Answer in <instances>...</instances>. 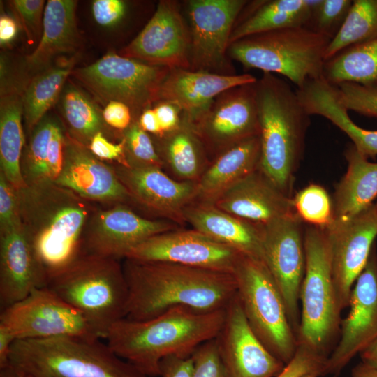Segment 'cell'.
<instances>
[{
  "label": "cell",
  "instance_id": "53",
  "mask_svg": "<svg viewBox=\"0 0 377 377\" xmlns=\"http://www.w3.org/2000/svg\"><path fill=\"white\" fill-rule=\"evenodd\" d=\"M15 340L8 330L0 325V368L9 364L12 345Z\"/></svg>",
  "mask_w": 377,
  "mask_h": 377
},
{
  "label": "cell",
  "instance_id": "47",
  "mask_svg": "<svg viewBox=\"0 0 377 377\" xmlns=\"http://www.w3.org/2000/svg\"><path fill=\"white\" fill-rule=\"evenodd\" d=\"M87 147L96 157L103 161H116L117 164L129 166L124 139L117 144L114 143L109 141L102 132H98L91 138Z\"/></svg>",
  "mask_w": 377,
  "mask_h": 377
},
{
  "label": "cell",
  "instance_id": "19",
  "mask_svg": "<svg viewBox=\"0 0 377 377\" xmlns=\"http://www.w3.org/2000/svg\"><path fill=\"white\" fill-rule=\"evenodd\" d=\"M350 310L341 321V337L328 356L325 374H338L377 339V251L374 244L367 263L356 280L349 300Z\"/></svg>",
  "mask_w": 377,
  "mask_h": 377
},
{
  "label": "cell",
  "instance_id": "54",
  "mask_svg": "<svg viewBox=\"0 0 377 377\" xmlns=\"http://www.w3.org/2000/svg\"><path fill=\"white\" fill-rule=\"evenodd\" d=\"M17 33V24L11 17L2 15L0 18V43L8 45L15 38Z\"/></svg>",
  "mask_w": 377,
  "mask_h": 377
},
{
  "label": "cell",
  "instance_id": "25",
  "mask_svg": "<svg viewBox=\"0 0 377 377\" xmlns=\"http://www.w3.org/2000/svg\"><path fill=\"white\" fill-rule=\"evenodd\" d=\"M214 205L258 225L296 214L292 197L279 190L259 168L228 189Z\"/></svg>",
  "mask_w": 377,
  "mask_h": 377
},
{
  "label": "cell",
  "instance_id": "30",
  "mask_svg": "<svg viewBox=\"0 0 377 377\" xmlns=\"http://www.w3.org/2000/svg\"><path fill=\"white\" fill-rule=\"evenodd\" d=\"M318 0L256 1L245 6L246 13L236 22L229 45L246 36L272 30L309 27ZM240 16V15H239Z\"/></svg>",
  "mask_w": 377,
  "mask_h": 377
},
{
  "label": "cell",
  "instance_id": "56",
  "mask_svg": "<svg viewBox=\"0 0 377 377\" xmlns=\"http://www.w3.org/2000/svg\"><path fill=\"white\" fill-rule=\"evenodd\" d=\"M352 377H377V369L362 362L353 369Z\"/></svg>",
  "mask_w": 377,
  "mask_h": 377
},
{
  "label": "cell",
  "instance_id": "38",
  "mask_svg": "<svg viewBox=\"0 0 377 377\" xmlns=\"http://www.w3.org/2000/svg\"><path fill=\"white\" fill-rule=\"evenodd\" d=\"M57 124L50 119H42L31 131L21 159L22 174L27 185L52 182L49 173L50 144Z\"/></svg>",
  "mask_w": 377,
  "mask_h": 377
},
{
  "label": "cell",
  "instance_id": "20",
  "mask_svg": "<svg viewBox=\"0 0 377 377\" xmlns=\"http://www.w3.org/2000/svg\"><path fill=\"white\" fill-rule=\"evenodd\" d=\"M216 341L229 377H275L286 365L255 334L237 295L226 309Z\"/></svg>",
  "mask_w": 377,
  "mask_h": 377
},
{
  "label": "cell",
  "instance_id": "18",
  "mask_svg": "<svg viewBox=\"0 0 377 377\" xmlns=\"http://www.w3.org/2000/svg\"><path fill=\"white\" fill-rule=\"evenodd\" d=\"M331 244L333 280L341 309L348 307L353 287L364 269L377 237L374 203L327 228Z\"/></svg>",
  "mask_w": 377,
  "mask_h": 377
},
{
  "label": "cell",
  "instance_id": "44",
  "mask_svg": "<svg viewBox=\"0 0 377 377\" xmlns=\"http://www.w3.org/2000/svg\"><path fill=\"white\" fill-rule=\"evenodd\" d=\"M191 357L192 377H229L219 352L216 338L199 346Z\"/></svg>",
  "mask_w": 377,
  "mask_h": 377
},
{
  "label": "cell",
  "instance_id": "33",
  "mask_svg": "<svg viewBox=\"0 0 377 377\" xmlns=\"http://www.w3.org/2000/svg\"><path fill=\"white\" fill-rule=\"evenodd\" d=\"M323 77L334 85L354 82L377 89V38L349 47L326 60Z\"/></svg>",
  "mask_w": 377,
  "mask_h": 377
},
{
  "label": "cell",
  "instance_id": "4",
  "mask_svg": "<svg viewBox=\"0 0 377 377\" xmlns=\"http://www.w3.org/2000/svg\"><path fill=\"white\" fill-rule=\"evenodd\" d=\"M255 90L260 124L259 169L291 197L311 115L300 102L296 88L276 75L263 73L255 83Z\"/></svg>",
  "mask_w": 377,
  "mask_h": 377
},
{
  "label": "cell",
  "instance_id": "55",
  "mask_svg": "<svg viewBox=\"0 0 377 377\" xmlns=\"http://www.w3.org/2000/svg\"><path fill=\"white\" fill-rule=\"evenodd\" d=\"M362 362L377 369V339L360 353Z\"/></svg>",
  "mask_w": 377,
  "mask_h": 377
},
{
  "label": "cell",
  "instance_id": "15",
  "mask_svg": "<svg viewBox=\"0 0 377 377\" xmlns=\"http://www.w3.org/2000/svg\"><path fill=\"white\" fill-rule=\"evenodd\" d=\"M243 254L195 230H172L131 249L124 259L165 262L234 274Z\"/></svg>",
  "mask_w": 377,
  "mask_h": 377
},
{
  "label": "cell",
  "instance_id": "3",
  "mask_svg": "<svg viewBox=\"0 0 377 377\" xmlns=\"http://www.w3.org/2000/svg\"><path fill=\"white\" fill-rule=\"evenodd\" d=\"M226 309L209 313L177 306L148 320L126 318L114 323L107 344L147 376H160V363L169 356L188 357L202 343L216 338Z\"/></svg>",
  "mask_w": 377,
  "mask_h": 377
},
{
  "label": "cell",
  "instance_id": "28",
  "mask_svg": "<svg viewBox=\"0 0 377 377\" xmlns=\"http://www.w3.org/2000/svg\"><path fill=\"white\" fill-rule=\"evenodd\" d=\"M260 136L246 138L219 154L197 181L198 202L214 204L225 192L259 168Z\"/></svg>",
  "mask_w": 377,
  "mask_h": 377
},
{
  "label": "cell",
  "instance_id": "22",
  "mask_svg": "<svg viewBox=\"0 0 377 377\" xmlns=\"http://www.w3.org/2000/svg\"><path fill=\"white\" fill-rule=\"evenodd\" d=\"M131 201L175 221H184V209L197 196V181H176L153 166H113Z\"/></svg>",
  "mask_w": 377,
  "mask_h": 377
},
{
  "label": "cell",
  "instance_id": "5",
  "mask_svg": "<svg viewBox=\"0 0 377 377\" xmlns=\"http://www.w3.org/2000/svg\"><path fill=\"white\" fill-rule=\"evenodd\" d=\"M9 364L29 377H148L101 339H17Z\"/></svg>",
  "mask_w": 377,
  "mask_h": 377
},
{
  "label": "cell",
  "instance_id": "27",
  "mask_svg": "<svg viewBox=\"0 0 377 377\" xmlns=\"http://www.w3.org/2000/svg\"><path fill=\"white\" fill-rule=\"evenodd\" d=\"M296 91L300 102L311 116H321L331 121L347 135L364 157L377 156V130L363 128L353 121L337 85L320 77L309 81Z\"/></svg>",
  "mask_w": 377,
  "mask_h": 377
},
{
  "label": "cell",
  "instance_id": "14",
  "mask_svg": "<svg viewBox=\"0 0 377 377\" xmlns=\"http://www.w3.org/2000/svg\"><path fill=\"white\" fill-rule=\"evenodd\" d=\"M256 82L224 91L197 119L188 124L205 150L219 155L246 138L260 135Z\"/></svg>",
  "mask_w": 377,
  "mask_h": 377
},
{
  "label": "cell",
  "instance_id": "16",
  "mask_svg": "<svg viewBox=\"0 0 377 377\" xmlns=\"http://www.w3.org/2000/svg\"><path fill=\"white\" fill-rule=\"evenodd\" d=\"M124 57L169 69H191V37L177 1H161Z\"/></svg>",
  "mask_w": 377,
  "mask_h": 377
},
{
  "label": "cell",
  "instance_id": "6",
  "mask_svg": "<svg viewBox=\"0 0 377 377\" xmlns=\"http://www.w3.org/2000/svg\"><path fill=\"white\" fill-rule=\"evenodd\" d=\"M46 287L79 310L101 339L126 317L128 290L119 259L84 253L50 277Z\"/></svg>",
  "mask_w": 377,
  "mask_h": 377
},
{
  "label": "cell",
  "instance_id": "17",
  "mask_svg": "<svg viewBox=\"0 0 377 377\" xmlns=\"http://www.w3.org/2000/svg\"><path fill=\"white\" fill-rule=\"evenodd\" d=\"M174 229L170 222L142 217L124 204L98 207L85 228L83 253L125 258L141 242Z\"/></svg>",
  "mask_w": 377,
  "mask_h": 377
},
{
  "label": "cell",
  "instance_id": "52",
  "mask_svg": "<svg viewBox=\"0 0 377 377\" xmlns=\"http://www.w3.org/2000/svg\"><path fill=\"white\" fill-rule=\"evenodd\" d=\"M137 122L147 133H150L159 137L163 135L154 108H149L145 109L139 116L138 121Z\"/></svg>",
  "mask_w": 377,
  "mask_h": 377
},
{
  "label": "cell",
  "instance_id": "46",
  "mask_svg": "<svg viewBox=\"0 0 377 377\" xmlns=\"http://www.w3.org/2000/svg\"><path fill=\"white\" fill-rule=\"evenodd\" d=\"M21 223L17 189L0 172V230Z\"/></svg>",
  "mask_w": 377,
  "mask_h": 377
},
{
  "label": "cell",
  "instance_id": "40",
  "mask_svg": "<svg viewBox=\"0 0 377 377\" xmlns=\"http://www.w3.org/2000/svg\"><path fill=\"white\" fill-rule=\"evenodd\" d=\"M126 156L129 165L162 167L163 162L148 133L133 122L124 131Z\"/></svg>",
  "mask_w": 377,
  "mask_h": 377
},
{
  "label": "cell",
  "instance_id": "51",
  "mask_svg": "<svg viewBox=\"0 0 377 377\" xmlns=\"http://www.w3.org/2000/svg\"><path fill=\"white\" fill-rule=\"evenodd\" d=\"M193 371V362L191 356H169L163 359L160 363L161 377H192Z\"/></svg>",
  "mask_w": 377,
  "mask_h": 377
},
{
  "label": "cell",
  "instance_id": "26",
  "mask_svg": "<svg viewBox=\"0 0 377 377\" xmlns=\"http://www.w3.org/2000/svg\"><path fill=\"white\" fill-rule=\"evenodd\" d=\"M183 218L194 230L213 240L263 260L262 225L202 202L188 205L183 212Z\"/></svg>",
  "mask_w": 377,
  "mask_h": 377
},
{
  "label": "cell",
  "instance_id": "21",
  "mask_svg": "<svg viewBox=\"0 0 377 377\" xmlns=\"http://www.w3.org/2000/svg\"><path fill=\"white\" fill-rule=\"evenodd\" d=\"M55 184L94 204L126 205L131 200L113 166L69 135L65 137L63 168Z\"/></svg>",
  "mask_w": 377,
  "mask_h": 377
},
{
  "label": "cell",
  "instance_id": "31",
  "mask_svg": "<svg viewBox=\"0 0 377 377\" xmlns=\"http://www.w3.org/2000/svg\"><path fill=\"white\" fill-rule=\"evenodd\" d=\"M77 1L49 0L45 4L41 36L35 50L26 57L29 69L45 67L61 54L73 51L77 43Z\"/></svg>",
  "mask_w": 377,
  "mask_h": 377
},
{
  "label": "cell",
  "instance_id": "1",
  "mask_svg": "<svg viewBox=\"0 0 377 377\" xmlns=\"http://www.w3.org/2000/svg\"><path fill=\"white\" fill-rule=\"evenodd\" d=\"M122 265L128 290L125 318L130 320H148L177 306L223 310L237 295L232 273L128 258Z\"/></svg>",
  "mask_w": 377,
  "mask_h": 377
},
{
  "label": "cell",
  "instance_id": "41",
  "mask_svg": "<svg viewBox=\"0 0 377 377\" xmlns=\"http://www.w3.org/2000/svg\"><path fill=\"white\" fill-rule=\"evenodd\" d=\"M352 3V0H318L309 27L332 40L342 27Z\"/></svg>",
  "mask_w": 377,
  "mask_h": 377
},
{
  "label": "cell",
  "instance_id": "8",
  "mask_svg": "<svg viewBox=\"0 0 377 377\" xmlns=\"http://www.w3.org/2000/svg\"><path fill=\"white\" fill-rule=\"evenodd\" d=\"M304 237L306 263L297 342L328 357L342 310L333 280L330 240L326 228L312 226L304 230Z\"/></svg>",
  "mask_w": 377,
  "mask_h": 377
},
{
  "label": "cell",
  "instance_id": "37",
  "mask_svg": "<svg viewBox=\"0 0 377 377\" xmlns=\"http://www.w3.org/2000/svg\"><path fill=\"white\" fill-rule=\"evenodd\" d=\"M61 104L73 138L88 147L94 135L102 132V114L84 93L73 86L65 89Z\"/></svg>",
  "mask_w": 377,
  "mask_h": 377
},
{
  "label": "cell",
  "instance_id": "59",
  "mask_svg": "<svg viewBox=\"0 0 377 377\" xmlns=\"http://www.w3.org/2000/svg\"><path fill=\"white\" fill-rule=\"evenodd\" d=\"M374 205H375L376 209V211H377V200H376V201L374 202Z\"/></svg>",
  "mask_w": 377,
  "mask_h": 377
},
{
  "label": "cell",
  "instance_id": "12",
  "mask_svg": "<svg viewBox=\"0 0 377 377\" xmlns=\"http://www.w3.org/2000/svg\"><path fill=\"white\" fill-rule=\"evenodd\" d=\"M244 0H191L186 3L191 37V69L235 75L228 59L230 38Z\"/></svg>",
  "mask_w": 377,
  "mask_h": 377
},
{
  "label": "cell",
  "instance_id": "43",
  "mask_svg": "<svg viewBox=\"0 0 377 377\" xmlns=\"http://www.w3.org/2000/svg\"><path fill=\"white\" fill-rule=\"evenodd\" d=\"M327 360V357L298 343L293 357L275 377H302L309 374L323 375Z\"/></svg>",
  "mask_w": 377,
  "mask_h": 377
},
{
  "label": "cell",
  "instance_id": "13",
  "mask_svg": "<svg viewBox=\"0 0 377 377\" xmlns=\"http://www.w3.org/2000/svg\"><path fill=\"white\" fill-rule=\"evenodd\" d=\"M295 214L262 225L263 260L283 298L291 325H300V291L305 272L304 230Z\"/></svg>",
  "mask_w": 377,
  "mask_h": 377
},
{
  "label": "cell",
  "instance_id": "11",
  "mask_svg": "<svg viewBox=\"0 0 377 377\" xmlns=\"http://www.w3.org/2000/svg\"><path fill=\"white\" fill-rule=\"evenodd\" d=\"M0 325L16 340L63 337L100 339L79 310L46 286L33 290L1 310Z\"/></svg>",
  "mask_w": 377,
  "mask_h": 377
},
{
  "label": "cell",
  "instance_id": "45",
  "mask_svg": "<svg viewBox=\"0 0 377 377\" xmlns=\"http://www.w3.org/2000/svg\"><path fill=\"white\" fill-rule=\"evenodd\" d=\"M43 0H15L12 5L31 38H39L43 29V15L45 7Z\"/></svg>",
  "mask_w": 377,
  "mask_h": 377
},
{
  "label": "cell",
  "instance_id": "49",
  "mask_svg": "<svg viewBox=\"0 0 377 377\" xmlns=\"http://www.w3.org/2000/svg\"><path fill=\"white\" fill-rule=\"evenodd\" d=\"M131 109L126 103L110 101L108 102L103 112L102 117L105 124L117 130L125 131L131 123Z\"/></svg>",
  "mask_w": 377,
  "mask_h": 377
},
{
  "label": "cell",
  "instance_id": "2",
  "mask_svg": "<svg viewBox=\"0 0 377 377\" xmlns=\"http://www.w3.org/2000/svg\"><path fill=\"white\" fill-rule=\"evenodd\" d=\"M17 192L23 228L47 283L84 254L85 228L98 206L53 182Z\"/></svg>",
  "mask_w": 377,
  "mask_h": 377
},
{
  "label": "cell",
  "instance_id": "60",
  "mask_svg": "<svg viewBox=\"0 0 377 377\" xmlns=\"http://www.w3.org/2000/svg\"><path fill=\"white\" fill-rule=\"evenodd\" d=\"M24 377H29V376H27L24 375Z\"/></svg>",
  "mask_w": 377,
  "mask_h": 377
},
{
  "label": "cell",
  "instance_id": "29",
  "mask_svg": "<svg viewBox=\"0 0 377 377\" xmlns=\"http://www.w3.org/2000/svg\"><path fill=\"white\" fill-rule=\"evenodd\" d=\"M344 156L346 172L336 184L332 199L333 221L351 218L377 198V163L369 161L352 143Z\"/></svg>",
  "mask_w": 377,
  "mask_h": 377
},
{
  "label": "cell",
  "instance_id": "48",
  "mask_svg": "<svg viewBox=\"0 0 377 377\" xmlns=\"http://www.w3.org/2000/svg\"><path fill=\"white\" fill-rule=\"evenodd\" d=\"M126 3L121 0H95L92 2L91 13L96 22L103 27H113L126 15Z\"/></svg>",
  "mask_w": 377,
  "mask_h": 377
},
{
  "label": "cell",
  "instance_id": "23",
  "mask_svg": "<svg viewBox=\"0 0 377 377\" xmlns=\"http://www.w3.org/2000/svg\"><path fill=\"white\" fill-rule=\"evenodd\" d=\"M256 80L249 73L225 75L207 71L172 68L168 71L161 84L157 102L166 101L174 103L182 112V120L191 124L220 94Z\"/></svg>",
  "mask_w": 377,
  "mask_h": 377
},
{
  "label": "cell",
  "instance_id": "58",
  "mask_svg": "<svg viewBox=\"0 0 377 377\" xmlns=\"http://www.w3.org/2000/svg\"><path fill=\"white\" fill-rule=\"evenodd\" d=\"M302 377H318V376L314 374H309L304 375Z\"/></svg>",
  "mask_w": 377,
  "mask_h": 377
},
{
  "label": "cell",
  "instance_id": "57",
  "mask_svg": "<svg viewBox=\"0 0 377 377\" xmlns=\"http://www.w3.org/2000/svg\"><path fill=\"white\" fill-rule=\"evenodd\" d=\"M0 377H24V375L9 364L0 368Z\"/></svg>",
  "mask_w": 377,
  "mask_h": 377
},
{
  "label": "cell",
  "instance_id": "50",
  "mask_svg": "<svg viewBox=\"0 0 377 377\" xmlns=\"http://www.w3.org/2000/svg\"><path fill=\"white\" fill-rule=\"evenodd\" d=\"M158 118L163 135L179 127L182 123V112L174 103L160 101L153 108Z\"/></svg>",
  "mask_w": 377,
  "mask_h": 377
},
{
  "label": "cell",
  "instance_id": "9",
  "mask_svg": "<svg viewBox=\"0 0 377 377\" xmlns=\"http://www.w3.org/2000/svg\"><path fill=\"white\" fill-rule=\"evenodd\" d=\"M234 275L246 320L268 350L284 364L293 357L297 338L282 295L263 260L243 255Z\"/></svg>",
  "mask_w": 377,
  "mask_h": 377
},
{
  "label": "cell",
  "instance_id": "34",
  "mask_svg": "<svg viewBox=\"0 0 377 377\" xmlns=\"http://www.w3.org/2000/svg\"><path fill=\"white\" fill-rule=\"evenodd\" d=\"M160 138L161 152L172 170L184 181H195L205 161V149L191 126L182 120L179 128Z\"/></svg>",
  "mask_w": 377,
  "mask_h": 377
},
{
  "label": "cell",
  "instance_id": "10",
  "mask_svg": "<svg viewBox=\"0 0 377 377\" xmlns=\"http://www.w3.org/2000/svg\"><path fill=\"white\" fill-rule=\"evenodd\" d=\"M169 70L110 52L72 73L100 98L123 102L141 114L157 103Z\"/></svg>",
  "mask_w": 377,
  "mask_h": 377
},
{
  "label": "cell",
  "instance_id": "36",
  "mask_svg": "<svg viewBox=\"0 0 377 377\" xmlns=\"http://www.w3.org/2000/svg\"><path fill=\"white\" fill-rule=\"evenodd\" d=\"M377 38V0H354L337 35L330 40L325 61L341 51Z\"/></svg>",
  "mask_w": 377,
  "mask_h": 377
},
{
  "label": "cell",
  "instance_id": "35",
  "mask_svg": "<svg viewBox=\"0 0 377 377\" xmlns=\"http://www.w3.org/2000/svg\"><path fill=\"white\" fill-rule=\"evenodd\" d=\"M73 66V61L56 66L35 77L27 86L22 99L28 131L34 130L56 101Z\"/></svg>",
  "mask_w": 377,
  "mask_h": 377
},
{
  "label": "cell",
  "instance_id": "24",
  "mask_svg": "<svg viewBox=\"0 0 377 377\" xmlns=\"http://www.w3.org/2000/svg\"><path fill=\"white\" fill-rule=\"evenodd\" d=\"M47 278L22 224L0 230V309L45 287Z\"/></svg>",
  "mask_w": 377,
  "mask_h": 377
},
{
  "label": "cell",
  "instance_id": "42",
  "mask_svg": "<svg viewBox=\"0 0 377 377\" xmlns=\"http://www.w3.org/2000/svg\"><path fill=\"white\" fill-rule=\"evenodd\" d=\"M341 99L348 111L377 118V89L354 82L337 85Z\"/></svg>",
  "mask_w": 377,
  "mask_h": 377
},
{
  "label": "cell",
  "instance_id": "39",
  "mask_svg": "<svg viewBox=\"0 0 377 377\" xmlns=\"http://www.w3.org/2000/svg\"><path fill=\"white\" fill-rule=\"evenodd\" d=\"M292 199L295 212L302 221L321 228H327L332 223V201L323 186L310 184Z\"/></svg>",
  "mask_w": 377,
  "mask_h": 377
},
{
  "label": "cell",
  "instance_id": "7",
  "mask_svg": "<svg viewBox=\"0 0 377 377\" xmlns=\"http://www.w3.org/2000/svg\"><path fill=\"white\" fill-rule=\"evenodd\" d=\"M327 37L309 27H295L263 32L231 43L228 57L246 68L280 75L302 88L323 77Z\"/></svg>",
  "mask_w": 377,
  "mask_h": 377
},
{
  "label": "cell",
  "instance_id": "32",
  "mask_svg": "<svg viewBox=\"0 0 377 377\" xmlns=\"http://www.w3.org/2000/svg\"><path fill=\"white\" fill-rule=\"evenodd\" d=\"M22 114V99L15 95H9L1 98L0 172L16 189L27 186L21 170V159L24 145Z\"/></svg>",
  "mask_w": 377,
  "mask_h": 377
}]
</instances>
